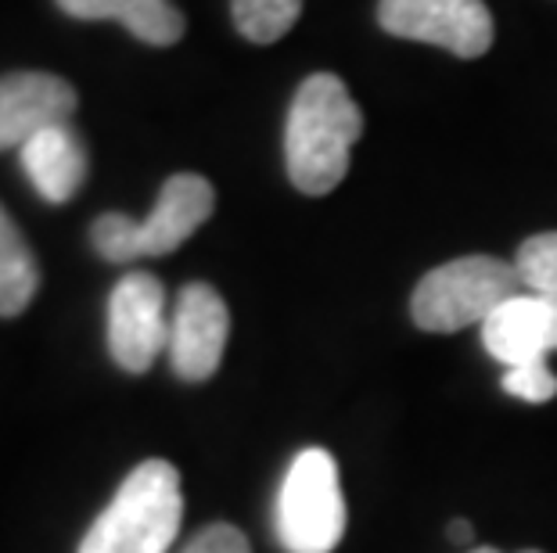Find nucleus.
Wrapping results in <instances>:
<instances>
[{
  "label": "nucleus",
  "mask_w": 557,
  "mask_h": 553,
  "mask_svg": "<svg viewBox=\"0 0 557 553\" xmlns=\"http://www.w3.org/2000/svg\"><path fill=\"white\" fill-rule=\"evenodd\" d=\"M377 22L399 40H421L479 58L493 43V15L482 0H382Z\"/></svg>",
  "instance_id": "6"
},
{
  "label": "nucleus",
  "mask_w": 557,
  "mask_h": 553,
  "mask_svg": "<svg viewBox=\"0 0 557 553\" xmlns=\"http://www.w3.org/2000/svg\"><path fill=\"white\" fill-rule=\"evenodd\" d=\"M482 345L504 367L547 363L550 352H557V296L521 291L507 299L482 324Z\"/></svg>",
  "instance_id": "9"
},
{
  "label": "nucleus",
  "mask_w": 557,
  "mask_h": 553,
  "mask_svg": "<svg viewBox=\"0 0 557 553\" xmlns=\"http://www.w3.org/2000/svg\"><path fill=\"white\" fill-rule=\"evenodd\" d=\"M515 269L521 277V288L536 296H557V230L536 234L518 249Z\"/></svg>",
  "instance_id": "15"
},
{
  "label": "nucleus",
  "mask_w": 557,
  "mask_h": 553,
  "mask_svg": "<svg viewBox=\"0 0 557 553\" xmlns=\"http://www.w3.org/2000/svg\"><path fill=\"white\" fill-rule=\"evenodd\" d=\"M521 277L515 263L493 255H465L435 266L413 288L410 313L421 331L454 335L471 324H485L507 299L521 296Z\"/></svg>",
  "instance_id": "3"
},
{
  "label": "nucleus",
  "mask_w": 557,
  "mask_h": 553,
  "mask_svg": "<svg viewBox=\"0 0 557 553\" xmlns=\"http://www.w3.org/2000/svg\"><path fill=\"white\" fill-rule=\"evenodd\" d=\"M216 191L206 176L176 173L162 184L159 202L148 219H129L123 213H104L90 227V241L104 263H134L148 255H170L212 216Z\"/></svg>",
  "instance_id": "4"
},
{
  "label": "nucleus",
  "mask_w": 557,
  "mask_h": 553,
  "mask_svg": "<svg viewBox=\"0 0 557 553\" xmlns=\"http://www.w3.org/2000/svg\"><path fill=\"white\" fill-rule=\"evenodd\" d=\"M468 553H500V550H493V546H475V550H471L468 546ZM521 553H543V550H521Z\"/></svg>",
  "instance_id": "20"
},
{
  "label": "nucleus",
  "mask_w": 557,
  "mask_h": 553,
  "mask_svg": "<svg viewBox=\"0 0 557 553\" xmlns=\"http://www.w3.org/2000/svg\"><path fill=\"white\" fill-rule=\"evenodd\" d=\"M76 112V90L51 73L0 76V151L22 148L29 137Z\"/></svg>",
  "instance_id": "10"
},
{
  "label": "nucleus",
  "mask_w": 557,
  "mask_h": 553,
  "mask_svg": "<svg viewBox=\"0 0 557 553\" xmlns=\"http://www.w3.org/2000/svg\"><path fill=\"white\" fill-rule=\"evenodd\" d=\"M449 543L454 546H471V525L468 521H449Z\"/></svg>",
  "instance_id": "19"
},
{
  "label": "nucleus",
  "mask_w": 557,
  "mask_h": 553,
  "mask_svg": "<svg viewBox=\"0 0 557 553\" xmlns=\"http://www.w3.org/2000/svg\"><path fill=\"white\" fill-rule=\"evenodd\" d=\"M126 33L151 47H170L184 37V15L173 8V0H126L120 18Z\"/></svg>",
  "instance_id": "14"
},
{
  "label": "nucleus",
  "mask_w": 557,
  "mask_h": 553,
  "mask_svg": "<svg viewBox=\"0 0 557 553\" xmlns=\"http://www.w3.org/2000/svg\"><path fill=\"white\" fill-rule=\"evenodd\" d=\"M363 134V112L346 84L317 73L295 90L284 126V162L302 194H327L349 169V151Z\"/></svg>",
  "instance_id": "1"
},
{
  "label": "nucleus",
  "mask_w": 557,
  "mask_h": 553,
  "mask_svg": "<svg viewBox=\"0 0 557 553\" xmlns=\"http://www.w3.org/2000/svg\"><path fill=\"white\" fill-rule=\"evenodd\" d=\"M274 532L288 553H331L346 532V497L327 450H302L281 481Z\"/></svg>",
  "instance_id": "5"
},
{
  "label": "nucleus",
  "mask_w": 557,
  "mask_h": 553,
  "mask_svg": "<svg viewBox=\"0 0 557 553\" xmlns=\"http://www.w3.org/2000/svg\"><path fill=\"white\" fill-rule=\"evenodd\" d=\"M184 497L170 461H145L87 528L79 553H170L181 536Z\"/></svg>",
  "instance_id": "2"
},
{
  "label": "nucleus",
  "mask_w": 557,
  "mask_h": 553,
  "mask_svg": "<svg viewBox=\"0 0 557 553\" xmlns=\"http://www.w3.org/2000/svg\"><path fill=\"white\" fill-rule=\"evenodd\" d=\"M504 392L525 403H547L557 395V374L547 363H525V367H507Z\"/></svg>",
  "instance_id": "16"
},
{
  "label": "nucleus",
  "mask_w": 557,
  "mask_h": 553,
  "mask_svg": "<svg viewBox=\"0 0 557 553\" xmlns=\"http://www.w3.org/2000/svg\"><path fill=\"white\" fill-rule=\"evenodd\" d=\"M18 159L29 184L51 205L69 202L87 180V148L69 123H54L40 129L37 137H29L18 148Z\"/></svg>",
  "instance_id": "11"
},
{
  "label": "nucleus",
  "mask_w": 557,
  "mask_h": 553,
  "mask_svg": "<svg viewBox=\"0 0 557 553\" xmlns=\"http://www.w3.org/2000/svg\"><path fill=\"white\" fill-rule=\"evenodd\" d=\"M234 26L245 40L274 43L302 15V0H231Z\"/></svg>",
  "instance_id": "13"
},
{
  "label": "nucleus",
  "mask_w": 557,
  "mask_h": 553,
  "mask_svg": "<svg viewBox=\"0 0 557 553\" xmlns=\"http://www.w3.org/2000/svg\"><path fill=\"white\" fill-rule=\"evenodd\" d=\"M40 288L37 255L0 205V316H18Z\"/></svg>",
  "instance_id": "12"
},
{
  "label": "nucleus",
  "mask_w": 557,
  "mask_h": 553,
  "mask_svg": "<svg viewBox=\"0 0 557 553\" xmlns=\"http://www.w3.org/2000/svg\"><path fill=\"white\" fill-rule=\"evenodd\" d=\"M231 335V313L227 302L220 299L216 288L209 285H187L176 299L173 321H170V360L173 370L184 381H206L220 370L223 349Z\"/></svg>",
  "instance_id": "8"
},
{
  "label": "nucleus",
  "mask_w": 557,
  "mask_h": 553,
  "mask_svg": "<svg viewBox=\"0 0 557 553\" xmlns=\"http://www.w3.org/2000/svg\"><path fill=\"white\" fill-rule=\"evenodd\" d=\"M170 349L165 288L159 277L134 269L112 288L109 299V352L129 374H145L159 352Z\"/></svg>",
  "instance_id": "7"
},
{
  "label": "nucleus",
  "mask_w": 557,
  "mask_h": 553,
  "mask_svg": "<svg viewBox=\"0 0 557 553\" xmlns=\"http://www.w3.org/2000/svg\"><path fill=\"white\" fill-rule=\"evenodd\" d=\"M126 0H58V8L65 15L83 18V22H104V18H120Z\"/></svg>",
  "instance_id": "18"
},
{
  "label": "nucleus",
  "mask_w": 557,
  "mask_h": 553,
  "mask_svg": "<svg viewBox=\"0 0 557 553\" xmlns=\"http://www.w3.org/2000/svg\"><path fill=\"white\" fill-rule=\"evenodd\" d=\"M181 553H252V546H248L245 532H238L234 525L216 521V525L201 528Z\"/></svg>",
  "instance_id": "17"
}]
</instances>
